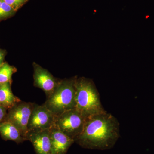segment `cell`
Wrapping results in <instances>:
<instances>
[{
  "mask_svg": "<svg viewBox=\"0 0 154 154\" xmlns=\"http://www.w3.org/2000/svg\"><path fill=\"white\" fill-rule=\"evenodd\" d=\"M26 140L32 143L36 154H51L50 129L28 132Z\"/></svg>",
  "mask_w": 154,
  "mask_h": 154,
  "instance_id": "8",
  "label": "cell"
},
{
  "mask_svg": "<svg viewBox=\"0 0 154 154\" xmlns=\"http://www.w3.org/2000/svg\"><path fill=\"white\" fill-rule=\"evenodd\" d=\"M35 103L21 101L8 110L5 120L15 125L21 132L26 141L28 126L30 115Z\"/></svg>",
  "mask_w": 154,
  "mask_h": 154,
  "instance_id": "5",
  "label": "cell"
},
{
  "mask_svg": "<svg viewBox=\"0 0 154 154\" xmlns=\"http://www.w3.org/2000/svg\"><path fill=\"white\" fill-rule=\"evenodd\" d=\"M4 1L16 12L27 2V0H4Z\"/></svg>",
  "mask_w": 154,
  "mask_h": 154,
  "instance_id": "14",
  "label": "cell"
},
{
  "mask_svg": "<svg viewBox=\"0 0 154 154\" xmlns=\"http://www.w3.org/2000/svg\"><path fill=\"white\" fill-rule=\"evenodd\" d=\"M8 109L0 105V124L5 119Z\"/></svg>",
  "mask_w": 154,
  "mask_h": 154,
  "instance_id": "15",
  "label": "cell"
},
{
  "mask_svg": "<svg viewBox=\"0 0 154 154\" xmlns=\"http://www.w3.org/2000/svg\"><path fill=\"white\" fill-rule=\"evenodd\" d=\"M75 108L86 117L106 112L93 81L82 77L75 82Z\"/></svg>",
  "mask_w": 154,
  "mask_h": 154,
  "instance_id": "2",
  "label": "cell"
},
{
  "mask_svg": "<svg viewBox=\"0 0 154 154\" xmlns=\"http://www.w3.org/2000/svg\"><path fill=\"white\" fill-rule=\"evenodd\" d=\"M17 72V69L11 66L6 62L0 66V84L11 83L12 82V76Z\"/></svg>",
  "mask_w": 154,
  "mask_h": 154,
  "instance_id": "12",
  "label": "cell"
},
{
  "mask_svg": "<svg viewBox=\"0 0 154 154\" xmlns=\"http://www.w3.org/2000/svg\"><path fill=\"white\" fill-rule=\"evenodd\" d=\"M6 55V52L5 51L0 49V66L4 63V59Z\"/></svg>",
  "mask_w": 154,
  "mask_h": 154,
  "instance_id": "16",
  "label": "cell"
},
{
  "mask_svg": "<svg viewBox=\"0 0 154 154\" xmlns=\"http://www.w3.org/2000/svg\"><path fill=\"white\" fill-rule=\"evenodd\" d=\"M56 116L44 104L35 103L28 122V132L50 129L54 125Z\"/></svg>",
  "mask_w": 154,
  "mask_h": 154,
  "instance_id": "6",
  "label": "cell"
},
{
  "mask_svg": "<svg viewBox=\"0 0 154 154\" xmlns=\"http://www.w3.org/2000/svg\"><path fill=\"white\" fill-rule=\"evenodd\" d=\"M0 1H3V0H0Z\"/></svg>",
  "mask_w": 154,
  "mask_h": 154,
  "instance_id": "17",
  "label": "cell"
},
{
  "mask_svg": "<svg viewBox=\"0 0 154 154\" xmlns=\"http://www.w3.org/2000/svg\"><path fill=\"white\" fill-rule=\"evenodd\" d=\"M0 135L4 140L13 141L18 144L26 141L17 127L7 120L0 124Z\"/></svg>",
  "mask_w": 154,
  "mask_h": 154,
  "instance_id": "10",
  "label": "cell"
},
{
  "mask_svg": "<svg viewBox=\"0 0 154 154\" xmlns=\"http://www.w3.org/2000/svg\"><path fill=\"white\" fill-rule=\"evenodd\" d=\"M50 137L51 154H66L75 142L73 139L54 126L50 129Z\"/></svg>",
  "mask_w": 154,
  "mask_h": 154,
  "instance_id": "9",
  "label": "cell"
},
{
  "mask_svg": "<svg viewBox=\"0 0 154 154\" xmlns=\"http://www.w3.org/2000/svg\"><path fill=\"white\" fill-rule=\"evenodd\" d=\"M34 85L44 91L48 98L55 91L60 81H57L48 71L38 65H34Z\"/></svg>",
  "mask_w": 154,
  "mask_h": 154,
  "instance_id": "7",
  "label": "cell"
},
{
  "mask_svg": "<svg viewBox=\"0 0 154 154\" xmlns=\"http://www.w3.org/2000/svg\"><path fill=\"white\" fill-rule=\"evenodd\" d=\"M87 118L74 108L56 116L54 126L75 141L83 131Z\"/></svg>",
  "mask_w": 154,
  "mask_h": 154,
  "instance_id": "4",
  "label": "cell"
},
{
  "mask_svg": "<svg viewBox=\"0 0 154 154\" xmlns=\"http://www.w3.org/2000/svg\"><path fill=\"white\" fill-rule=\"evenodd\" d=\"M119 137V122L106 111L87 117L75 142L83 148L105 150L113 148Z\"/></svg>",
  "mask_w": 154,
  "mask_h": 154,
  "instance_id": "1",
  "label": "cell"
},
{
  "mask_svg": "<svg viewBox=\"0 0 154 154\" xmlns=\"http://www.w3.org/2000/svg\"><path fill=\"white\" fill-rule=\"evenodd\" d=\"M11 83L0 84V105L8 110L21 101L13 94Z\"/></svg>",
  "mask_w": 154,
  "mask_h": 154,
  "instance_id": "11",
  "label": "cell"
},
{
  "mask_svg": "<svg viewBox=\"0 0 154 154\" xmlns=\"http://www.w3.org/2000/svg\"><path fill=\"white\" fill-rule=\"evenodd\" d=\"M76 79L60 81L54 92L46 99L45 105L54 115L75 108Z\"/></svg>",
  "mask_w": 154,
  "mask_h": 154,
  "instance_id": "3",
  "label": "cell"
},
{
  "mask_svg": "<svg viewBox=\"0 0 154 154\" xmlns=\"http://www.w3.org/2000/svg\"><path fill=\"white\" fill-rule=\"evenodd\" d=\"M15 13L16 11L4 0L0 1V21L12 17Z\"/></svg>",
  "mask_w": 154,
  "mask_h": 154,
  "instance_id": "13",
  "label": "cell"
}]
</instances>
